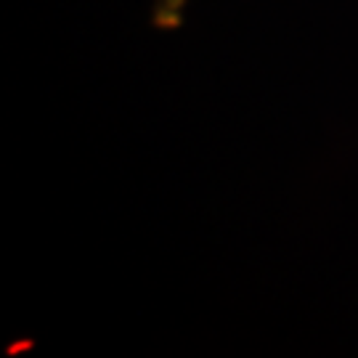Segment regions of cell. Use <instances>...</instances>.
<instances>
[{
  "mask_svg": "<svg viewBox=\"0 0 358 358\" xmlns=\"http://www.w3.org/2000/svg\"><path fill=\"white\" fill-rule=\"evenodd\" d=\"M189 0H154L152 24L157 29H178L183 24V11H186Z\"/></svg>",
  "mask_w": 358,
  "mask_h": 358,
  "instance_id": "1",
  "label": "cell"
}]
</instances>
